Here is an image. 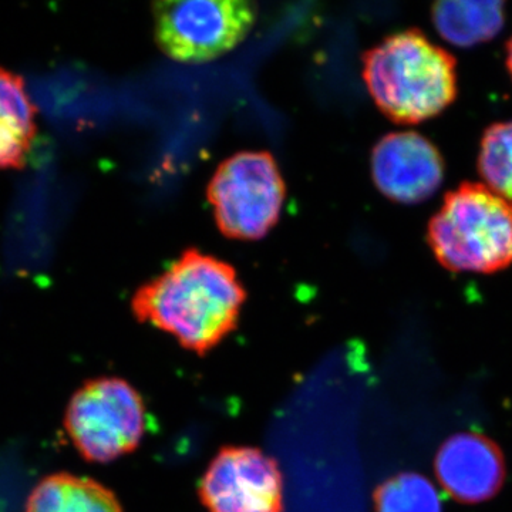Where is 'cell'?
Segmentation results:
<instances>
[{
	"instance_id": "obj_11",
	"label": "cell",
	"mask_w": 512,
	"mask_h": 512,
	"mask_svg": "<svg viewBox=\"0 0 512 512\" xmlns=\"http://www.w3.org/2000/svg\"><path fill=\"white\" fill-rule=\"evenodd\" d=\"M25 512H123L109 488L92 478L59 473L33 488Z\"/></svg>"
},
{
	"instance_id": "obj_7",
	"label": "cell",
	"mask_w": 512,
	"mask_h": 512,
	"mask_svg": "<svg viewBox=\"0 0 512 512\" xmlns=\"http://www.w3.org/2000/svg\"><path fill=\"white\" fill-rule=\"evenodd\" d=\"M200 494L210 512L284 510L281 470L258 448H222L205 471Z\"/></svg>"
},
{
	"instance_id": "obj_10",
	"label": "cell",
	"mask_w": 512,
	"mask_h": 512,
	"mask_svg": "<svg viewBox=\"0 0 512 512\" xmlns=\"http://www.w3.org/2000/svg\"><path fill=\"white\" fill-rule=\"evenodd\" d=\"M37 110L25 80L0 67V170H19L35 144Z\"/></svg>"
},
{
	"instance_id": "obj_15",
	"label": "cell",
	"mask_w": 512,
	"mask_h": 512,
	"mask_svg": "<svg viewBox=\"0 0 512 512\" xmlns=\"http://www.w3.org/2000/svg\"><path fill=\"white\" fill-rule=\"evenodd\" d=\"M507 67L512 77V37L507 43Z\"/></svg>"
},
{
	"instance_id": "obj_5",
	"label": "cell",
	"mask_w": 512,
	"mask_h": 512,
	"mask_svg": "<svg viewBox=\"0 0 512 512\" xmlns=\"http://www.w3.org/2000/svg\"><path fill=\"white\" fill-rule=\"evenodd\" d=\"M64 426L82 457L110 463L140 444L147 427L146 406L126 380L100 377L73 394Z\"/></svg>"
},
{
	"instance_id": "obj_14",
	"label": "cell",
	"mask_w": 512,
	"mask_h": 512,
	"mask_svg": "<svg viewBox=\"0 0 512 512\" xmlns=\"http://www.w3.org/2000/svg\"><path fill=\"white\" fill-rule=\"evenodd\" d=\"M478 171L488 188L512 201V120L495 123L484 131Z\"/></svg>"
},
{
	"instance_id": "obj_6",
	"label": "cell",
	"mask_w": 512,
	"mask_h": 512,
	"mask_svg": "<svg viewBox=\"0 0 512 512\" xmlns=\"http://www.w3.org/2000/svg\"><path fill=\"white\" fill-rule=\"evenodd\" d=\"M154 37L177 62L204 63L231 52L248 36L258 9L245 0L153 3Z\"/></svg>"
},
{
	"instance_id": "obj_1",
	"label": "cell",
	"mask_w": 512,
	"mask_h": 512,
	"mask_svg": "<svg viewBox=\"0 0 512 512\" xmlns=\"http://www.w3.org/2000/svg\"><path fill=\"white\" fill-rule=\"evenodd\" d=\"M245 299L234 266L188 248L163 274L137 289L131 311L140 322L174 336L183 348L204 355L237 328Z\"/></svg>"
},
{
	"instance_id": "obj_2",
	"label": "cell",
	"mask_w": 512,
	"mask_h": 512,
	"mask_svg": "<svg viewBox=\"0 0 512 512\" xmlns=\"http://www.w3.org/2000/svg\"><path fill=\"white\" fill-rule=\"evenodd\" d=\"M363 79L376 106L399 124L443 113L457 97V62L421 30L384 37L363 56Z\"/></svg>"
},
{
	"instance_id": "obj_13",
	"label": "cell",
	"mask_w": 512,
	"mask_h": 512,
	"mask_svg": "<svg viewBox=\"0 0 512 512\" xmlns=\"http://www.w3.org/2000/svg\"><path fill=\"white\" fill-rule=\"evenodd\" d=\"M376 512H443L433 483L421 474L400 473L377 487Z\"/></svg>"
},
{
	"instance_id": "obj_9",
	"label": "cell",
	"mask_w": 512,
	"mask_h": 512,
	"mask_svg": "<svg viewBox=\"0 0 512 512\" xmlns=\"http://www.w3.org/2000/svg\"><path fill=\"white\" fill-rule=\"evenodd\" d=\"M434 470L443 490L463 504L493 500L507 478V463L500 446L477 431L448 437L434 458Z\"/></svg>"
},
{
	"instance_id": "obj_3",
	"label": "cell",
	"mask_w": 512,
	"mask_h": 512,
	"mask_svg": "<svg viewBox=\"0 0 512 512\" xmlns=\"http://www.w3.org/2000/svg\"><path fill=\"white\" fill-rule=\"evenodd\" d=\"M427 242L447 271H503L512 265V201L487 185L463 183L431 218Z\"/></svg>"
},
{
	"instance_id": "obj_12",
	"label": "cell",
	"mask_w": 512,
	"mask_h": 512,
	"mask_svg": "<svg viewBox=\"0 0 512 512\" xmlns=\"http://www.w3.org/2000/svg\"><path fill=\"white\" fill-rule=\"evenodd\" d=\"M431 18L437 32L451 45L477 46L504 28V2H437L431 8Z\"/></svg>"
},
{
	"instance_id": "obj_8",
	"label": "cell",
	"mask_w": 512,
	"mask_h": 512,
	"mask_svg": "<svg viewBox=\"0 0 512 512\" xmlns=\"http://www.w3.org/2000/svg\"><path fill=\"white\" fill-rule=\"evenodd\" d=\"M377 190L399 204L429 200L444 180L439 148L416 131H396L377 141L370 157Z\"/></svg>"
},
{
	"instance_id": "obj_4",
	"label": "cell",
	"mask_w": 512,
	"mask_h": 512,
	"mask_svg": "<svg viewBox=\"0 0 512 512\" xmlns=\"http://www.w3.org/2000/svg\"><path fill=\"white\" fill-rule=\"evenodd\" d=\"M286 187L269 151H239L222 161L208 183L207 198L221 234L258 241L281 218Z\"/></svg>"
}]
</instances>
